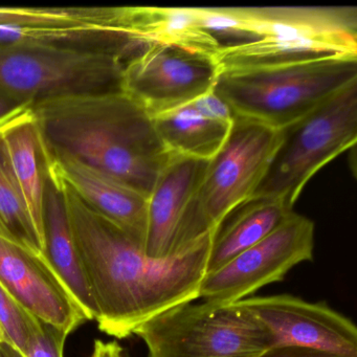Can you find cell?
Wrapping results in <instances>:
<instances>
[{"instance_id":"cell-1","label":"cell","mask_w":357,"mask_h":357,"mask_svg":"<svg viewBox=\"0 0 357 357\" xmlns=\"http://www.w3.org/2000/svg\"><path fill=\"white\" fill-rule=\"evenodd\" d=\"M53 178L63 193L77 250L99 310L97 321L102 332L120 340L129 337L149 319L199 298L215 233L183 254L150 258L122 229Z\"/></svg>"},{"instance_id":"cell-2","label":"cell","mask_w":357,"mask_h":357,"mask_svg":"<svg viewBox=\"0 0 357 357\" xmlns=\"http://www.w3.org/2000/svg\"><path fill=\"white\" fill-rule=\"evenodd\" d=\"M41 143L149 196L170 160L152 116L122 89L84 91L33 105Z\"/></svg>"},{"instance_id":"cell-3","label":"cell","mask_w":357,"mask_h":357,"mask_svg":"<svg viewBox=\"0 0 357 357\" xmlns=\"http://www.w3.org/2000/svg\"><path fill=\"white\" fill-rule=\"evenodd\" d=\"M357 82V55L219 73L214 91L234 116L283 130Z\"/></svg>"},{"instance_id":"cell-4","label":"cell","mask_w":357,"mask_h":357,"mask_svg":"<svg viewBox=\"0 0 357 357\" xmlns=\"http://www.w3.org/2000/svg\"><path fill=\"white\" fill-rule=\"evenodd\" d=\"M282 130L235 116L225 145L206 162L175 236L171 257L183 254L252 199L281 143Z\"/></svg>"},{"instance_id":"cell-5","label":"cell","mask_w":357,"mask_h":357,"mask_svg":"<svg viewBox=\"0 0 357 357\" xmlns=\"http://www.w3.org/2000/svg\"><path fill=\"white\" fill-rule=\"evenodd\" d=\"M357 142V82L282 130L281 143L252 199L294 208L311 178Z\"/></svg>"},{"instance_id":"cell-6","label":"cell","mask_w":357,"mask_h":357,"mask_svg":"<svg viewBox=\"0 0 357 357\" xmlns=\"http://www.w3.org/2000/svg\"><path fill=\"white\" fill-rule=\"evenodd\" d=\"M148 357H259L273 338L239 302L202 301L173 307L139 326Z\"/></svg>"},{"instance_id":"cell-7","label":"cell","mask_w":357,"mask_h":357,"mask_svg":"<svg viewBox=\"0 0 357 357\" xmlns=\"http://www.w3.org/2000/svg\"><path fill=\"white\" fill-rule=\"evenodd\" d=\"M124 52L0 43V96L22 104L120 89Z\"/></svg>"},{"instance_id":"cell-8","label":"cell","mask_w":357,"mask_h":357,"mask_svg":"<svg viewBox=\"0 0 357 357\" xmlns=\"http://www.w3.org/2000/svg\"><path fill=\"white\" fill-rule=\"evenodd\" d=\"M135 7H0V43L126 51Z\"/></svg>"},{"instance_id":"cell-9","label":"cell","mask_w":357,"mask_h":357,"mask_svg":"<svg viewBox=\"0 0 357 357\" xmlns=\"http://www.w3.org/2000/svg\"><path fill=\"white\" fill-rule=\"evenodd\" d=\"M204 29L248 41L261 38L324 41L357 55V9L353 7L199 8Z\"/></svg>"},{"instance_id":"cell-10","label":"cell","mask_w":357,"mask_h":357,"mask_svg":"<svg viewBox=\"0 0 357 357\" xmlns=\"http://www.w3.org/2000/svg\"><path fill=\"white\" fill-rule=\"evenodd\" d=\"M314 222L292 212L273 233L242 252L222 268L208 273L199 298L234 304L269 284L283 281L290 269L313 260Z\"/></svg>"},{"instance_id":"cell-11","label":"cell","mask_w":357,"mask_h":357,"mask_svg":"<svg viewBox=\"0 0 357 357\" xmlns=\"http://www.w3.org/2000/svg\"><path fill=\"white\" fill-rule=\"evenodd\" d=\"M217 77L212 58L176 47L149 45L125 61L121 89L155 116L212 91Z\"/></svg>"},{"instance_id":"cell-12","label":"cell","mask_w":357,"mask_h":357,"mask_svg":"<svg viewBox=\"0 0 357 357\" xmlns=\"http://www.w3.org/2000/svg\"><path fill=\"white\" fill-rule=\"evenodd\" d=\"M239 303L268 331L273 347H306L357 357L356 326L326 302L282 294L250 296Z\"/></svg>"},{"instance_id":"cell-13","label":"cell","mask_w":357,"mask_h":357,"mask_svg":"<svg viewBox=\"0 0 357 357\" xmlns=\"http://www.w3.org/2000/svg\"><path fill=\"white\" fill-rule=\"evenodd\" d=\"M0 283L31 314L68 334L89 321L43 255L1 234Z\"/></svg>"},{"instance_id":"cell-14","label":"cell","mask_w":357,"mask_h":357,"mask_svg":"<svg viewBox=\"0 0 357 357\" xmlns=\"http://www.w3.org/2000/svg\"><path fill=\"white\" fill-rule=\"evenodd\" d=\"M45 172L145 248L148 197L121 179L41 143ZM145 252V250H144Z\"/></svg>"},{"instance_id":"cell-15","label":"cell","mask_w":357,"mask_h":357,"mask_svg":"<svg viewBox=\"0 0 357 357\" xmlns=\"http://www.w3.org/2000/svg\"><path fill=\"white\" fill-rule=\"evenodd\" d=\"M206 162L171 155L148 196L145 254L171 258L175 236L206 170Z\"/></svg>"},{"instance_id":"cell-16","label":"cell","mask_w":357,"mask_h":357,"mask_svg":"<svg viewBox=\"0 0 357 357\" xmlns=\"http://www.w3.org/2000/svg\"><path fill=\"white\" fill-rule=\"evenodd\" d=\"M45 175L43 257L89 319H97L99 310L77 250L61 187L47 172Z\"/></svg>"},{"instance_id":"cell-17","label":"cell","mask_w":357,"mask_h":357,"mask_svg":"<svg viewBox=\"0 0 357 357\" xmlns=\"http://www.w3.org/2000/svg\"><path fill=\"white\" fill-rule=\"evenodd\" d=\"M0 139L43 243L47 175L33 105L0 126Z\"/></svg>"},{"instance_id":"cell-18","label":"cell","mask_w":357,"mask_h":357,"mask_svg":"<svg viewBox=\"0 0 357 357\" xmlns=\"http://www.w3.org/2000/svg\"><path fill=\"white\" fill-rule=\"evenodd\" d=\"M133 39L143 49L164 45L212 59L222 47L202 26L197 8L135 7Z\"/></svg>"},{"instance_id":"cell-19","label":"cell","mask_w":357,"mask_h":357,"mask_svg":"<svg viewBox=\"0 0 357 357\" xmlns=\"http://www.w3.org/2000/svg\"><path fill=\"white\" fill-rule=\"evenodd\" d=\"M291 208L273 199H254L234 211L220 225L211 245L206 275L273 233L291 213Z\"/></svg>"},{"instance_id":"cell-20","label":"cell","mask_w":357,"mask_h":357,"mask_svg":"<svg viewBox=\"0 0 357 357\" xmlns=\"http://www.w3.org/2000/svg\"><path fill=\"white\" fill-rule=\"evenodd\" d=\"M152 119L156 132L169 153L202 162H208L218 153L233 126L206 118L191 104Z\"/></svg>"},{"instance_id":"cell-21","label":"cell","mask_w":357,"mask_h":357,"mask_svg":"<svg viewBox=\"0 0 357 357\" xmlns=\"http://www.w3.org/2000/svg\"><path fill=\"white\" fill-rule=\"evenodd\" d=\"M3 124H0V126ZM0 223L3 225L12 240L43 254L40 237L37 233L36 227L26 208L22 190L14 174L11 162L8 158L1 139H0Z\"/></svg>"},{"instance_id":"cell-22","label":"cell","mask_w":357,"mask_h":357,"mask_svg":"<svg viewBox=\"0 0 357 357\" xmlns=\"http://www.w3.org/2000/svg\"><path fill=\"white\" fill-rule=\"evenodd\" d=\"M39 326V319L26 311L0 283V330L5 340L24 354Z\"/></svg>"},{"instance_id":"cell-23","label":"cell","mask_w":357,"mask_h":357,"mask_svg":"<svg viewBox=\"0 0 357 357\" xmlns=\"http://www.w3.org/2000/svg\"><path fill=\"white\" fill-rule=\"evenodd\" d=\"M39 330L29 340L26 357H63L64 342L68 334L56 326L39 321Z\"/></svg>"},{"instance_id":"cell-24","label":"cell","mask_w":357,"mask_h":357,"mask_svg":"<svg viewBox=\"0 0 357 357\" xmlns=\"http://www.w3.org/2000/svg\"><path fill=\"white\" fill-rule=\"evenodd\" d=\"M190 104L206 118L217 122L233 124L235 119L233 112L229 106L215 93L214 89L200 96Z\"/></svg>"},{"instance_id":"cell-25","label":"cell","mask_w":357,"mask_h":357,"mask_svg":"<svg viewBox=\"0 0 357 357\" xmlns=\"http://www.w3.org/2000/svg\"><path fill=\"white\" fill-rule=\"evenodd\" d=\"M259 357H344L334 353L298 346H280L268 349Z\"/></svg>"},{"instance_id":"cell-26","label":"cell","mask_w":357,"mask_h":357,"mask_svg":"<svg viewBox=\"0 0 357 357\" xmlns=\"http://www.w3.org/2000/svg\"><path fill=\"white\" fill-rule=\"evenodd\" d=\"M91 357H127V354L116 342H104L97 340Z\"/></svg>"},{"instance_id":"cell-27","label":"cell","mask_w":357,"mask_h":357,"mask_svg":"<svg viewBox=\"0 0 357 357\" xmlns=\"http://www.w3.org/2000/svg\"><path fill=\"white\" fill-rule=\"evenodd\" d=\"M31 105H34V104L18 103L13 100L7 99V98L0 96V123L6 122Z\"/></svg>"},{"instance_id":"cell-28","label":"cell","mask_w":357,"mask_h":357,"mask_svg":"<svg viewBox=\"0 0 357 357\" xmlns=\"http://www.w3.org/2000/svg\"><path fill=\"white\" fill-rule=\"evenodd\" d=\"M0 357H26L7 340H0Z\"/></svg>"},{"instance_id":"cell-29","label":"cell","mask_w":357,"mask_h":357,"mask_svg":"<svg viewBox=\"0 0 357 357\" xmlns=\"http://www.w3.org/2000/svg\"><path fill=\"white\" fill-rule=\"evenodd\" d=\"M0 340H5V337H3V332L0 330Z\"/></svg>"},{"instance_id":"cell-30","label":"cell","mask_w":357,"mask_h":357,"mask_svg":"<svg viewBox=\"0 0 357 357\" xmlns=\"http://www.w3.org/2000/svg\"><path fill=\"white\" fill-rule=\"evenodd\" d=\"M0 124H1V123H0Z\"/></svg>"}]
</instances>
